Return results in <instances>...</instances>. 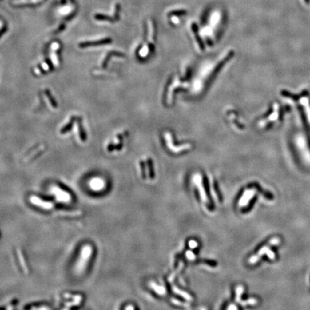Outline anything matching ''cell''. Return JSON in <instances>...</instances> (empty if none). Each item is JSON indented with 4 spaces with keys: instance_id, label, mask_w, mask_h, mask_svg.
I'll list each match as a JSON object with an SVG mask.
<instances>
[{
    "instance_id": "6da1fadb",
    "label": "cell",
    "mask_w": 310,
    "mask_h": 310,
    "mask_svg": "<svg viewBox=\"0 0 310 310\" xmlns=\"http://www.w3.org/2000/svg\"><path fill=\"white\" fill-rule=\"evenodd\" d=\"M30 202L34 205L38 206V208L47 211H55V213H54L55 214L62 215V216L64 215V216L76 217L82 215V212L80 210L68 211L62 210V209H58V208H56V206L54 205L53 202L45 201V200L37 197V196H31L30 197Z\"/></svg>"
},
{
    "instance_id": "7a4b0ae2",
    "label": "cell",
    "mask_w": 310,
    "mask_h": 310,
    "mask_svg": "<svg viewBox=\"0 0 310 310\" xmlns=\"http://www.w3.org/2000/svg\"><path fill=\"white\" fill-rule=\"evenodd\" d=\"M93 253V246L89 244L84 245L81 250V253H80L79 258L78 260L75 268L76 273L81 274L85 271L90 259H91Z\"/></svg>"
},
{
    "instance_id": "3957f363",
    "label": "cell",
    "mask_w": 310,
    "mask_h": 310,
    "mask_svg": "<svg viewBox=\"0 0 310 310\" xmlns=\"http://www.w3.org/2000/svg\"><path fill=\"white\" fill-rule=\"evenodd\" d=\"M51 191L52 193L55 195L56 199L58 200L60 202H70L71 199H72V197H71V195L70 193H68V192L65 190V189H62L61 187L56 186V185L53 187Z\"/></svg>"
},
{
    "instance_id": "277c9868",
    "label": "cell",
    "mask_w": 310,
    "mask_h": 310,
    "mask_svg": "<svg viewBox=\"0 0 310 310\" xmlns=\"http://www.w3.org/2000/svg\"><path fill=\"white\" fill-rule=\"evenodd\" d=\"M193 180L194 182H195L196 186L197 187L198 190L200 192V197L202 201H203L206 205H209V201L208 199V197H207L205 190L203 185H202V176L200 175V174H196L195 175H194L193 177Z\"/></svg>"
},
{
    "instance_id": "5b68a950",
    "label": "cell",
    "mask_w": 310,
    "mask_h": 310,
    "mask_svg": "<svg viewBox=\"0 0 310 310\" xmlns=\"http://www.w3.org/2000/svg\"><path fill=\"white\" fill-rule=\"evenodd\" d=\"M256 193V189H246V190L243 193L242 197H240V199L239 200L238 205L240 207H245L248 205L250 200L253 197V196L255 195Z\"/></svg>"
},
{
    "instance_id": "8992f818",
    "label": "cell",
    "mask_w": 310,
    "mask_h": 310,
    "mask_svg": "<svg viewBox=\"0 0 310 310\" xmlns=\"http://www.w3.org/2000/svg\"><path fill=\"white\" fill-rule=\"evenodd\" d=\"M166 140L167 141V146L168 147L172 152H173L174 153H178L182 152V151L187 150L188 149L191 148L190 144H184V145H181L180 146H174L173 144H172V139H171V136H170L169 133H167V135L165 136Z\"/></svg>"
},
{
    "instance_id": "52a82bcc",
    "label": "cell",
    "mask_w": 310,
    "mask_h": 310,
    "mask_svg": "<svg viewBox=\"0 0 310 310\" xmlns=\"http://www.w3.org/2000/svg\"><path fill=\"white\" fill-rule=\"evenodd\" d=\"M270 246H272V245H271L269 243H268V245H265V246H263L259 250V251L258 252V253L256 254V255L251 256V257L249 258V260H248L249 264H254L255 263L257 262L258 260L260 259V257H261L263 255H264V254H266L267 255V253H268V251L271 250Z\"/></svg>"
},
{
    "instance_id": "ba28073f",
    "label": "cell",
    "mask_w": 310,
    "mask_h": 310,
    "mask_svg": "<svg viewBox=\"0 0 310 310\" xmlns=\"http://www.w3.org/2000/svg\"><path fill=\"white\" fill-rule=\"evenodd\" d=\"M111 42V39L110 38H105L102 40L94 41V42H83L79 44V47L81 48H85V47H96L98 45H102L105 44H109Z\"/></svg>"
},
{
    "instance_id": "9c48e42d",
    "label": "cell",
    "mask_w": 310,
    "mask_h": 310,
    "mask_svg": "<svg viewBox=\"0 0 310 310\" xmlns=\"http://www.w3.org/2000/svg\"><path fill=\"white\" fill-rule=\"evenodd\" d=\"M90 188L95 191H100L105 187V183L101 178H93L90 181Z\"/></svg>"
},
{
    "instance_id": "30bf717a",
    "label": "cell",
    "mask_w": 310,
    "mask_h": 310,
    "mask_svg": "<svg viewBox=\"0 0 310 310\" xmlns=\"http://www.w3.org/2000/svg\"><path fill=\"white\" fill-rule=\"evenodd\" d=\"M17 255L18 256L19 263H20V265L22 266V268L25 271V273H29V269H28V267L27 266V263H26L25 260V257H24V255L22 254V252L20 251V249H17Z\"/></svg>"
},
{
    "instance_id": "8fae6325",
    "label": "cell",
    "mask_w": 310,
    "mask_h": 310,
    "mask_svg": "<svg viewBox=\"0 0 310 310\" xmlns=\"http://www.w3.org/2000/svg\"><path fill=\"white\" fill-rule=\"evenodd\" d=\"M71 299H72V301H69V302L66 303V305L70 307H73V306L75 305H79L81 303L82 300H83V297H82L81 295H73V296H71Z\"/></svg>"
},
{
    "instance_id": "7c38bea8",
    "label": "cell",
    "mask_w": 310,
    "mask_h": 310,
    "mask_svg": "<svg viewBox=\"0 0 310 310\" xmlns=\"http://www.w3.org/2000/svg\"><path fill=\"white\" fill-rule=\"evenodd\" d=\"M78 125L80 139H81L82 141H85L87 140V135L85 132V130L83 129L81 118H78Z\"/></svg>"
},
{
    "instance_id": "4fadbf2b",
    "label": "cell",
    "mask_w": 310,
    "mask_h": 310,
    "mask_svg": "<svg viewBox=\"0 0 310 310\" xmlns=\"http://www.w3.org/2000/svg\"><path fill=\"white\" fill-rule=\"evenodd\" d=\"M150 286L151 288H152V289H154L158 294L161 295V296H164V295L166 294V290L163 286L157 285V284L154 283V282H151Z\"/></svg>"
},
{
    "instance_id": "5bb4252c",
    "label": "cell",
    "mask_w": 310,
    "mask_h": 310,
    "mask_svg": "<svg viewBox=\"0 0 310 310\" xmlns=\"http://www.w3.org/2000/svg\"><path fill=\"white\" fill-rule=\"evenodd\" d=\"M172 289H173V291H174V292L176 293V294H179V295H180V296H181L182 297H184V298L185 299H187V301H193V297H192L190 296V295H189L188 294H187V293L183 292V291H182V290L179 289V288H177L176 286H173Z\"/></svg>"
},
{
    "instance_id": "9a60e30c",
    "label": "cell",
    "mask_w": 310,
    "mask_h": 310,
    "mask_svg": "<svg viewBox=\"0 0 310 310\" xmlns=\"http://www.w3.org/2000/svg\"><path fill=\"white\" fill-rule=\"evenodd\" d=\"M77 119V117H75V116H73L72 118H71V119L70 121V122H68V124H67L66 126H65L64 127H62L61 130H60V133H66L68 132V131H70L71 129H72V126H73V123H74V121L75 120Z\"/></svg>"
},
{
    "instance_id": "2e32d148",
    "label": "cell",
    "mask_w": 310,
    "mask_h": 310,
    "mask_svg": "<svg viewBox=\"0 0 310 310\" xmlns=\"http://www.w3.org/2000/svg\"><path fill=\"white\" fill-rule=\"evenodd\" d=\"M45 93L47 96V98H48V100L50 101V104L52 105V106H53V108H57L58 105L57 102H56V101L55 100V98H54V97L53 96V95L51 94L50 91L49 90L47 89V90H45Z\"/></svg>"
},
{
    "instance_id": "e0dca14e",
    "label": "cell",
    "mask_w": 310,
    "mask_h": 310,
    "mask_svg": "<svg viewBox=\"0 0 310 310\" xmlns=\"http://www.w3.org/2000/svg\"><path fill=\"white\" fill-rule=\"evenodd\" d=\"M243 290H244V288H243V286H238V287H237V288H236V302L240 303L241 301V300H240L241 295H242V294H243Z\"/></svg>"
},
{
    "instance_id": "ac0fdd59",
    "label": "cell",
    "mask_w": 310,
    "mask_h": 310,
    "mask_svg": "<svg viewBox=\"0 0 310 310\" xmlns=\"http://www.w3.org/2000/svg\"><path fill=\"white\" fill-rule=\"evenodd\" d=\"M183 266H184V264H183V263L181 262L180 263V266H179V268L177 269L176 271H174V272L173 273H172L171 276L169 277V282H172L173 281V280L174 279V278L176 277V276L177 273H179L180 272V271H181V269H182L183 268Z\"/></svg>"
},
{
    "instance_id": "d6986e66",
    "label": "cell",
    "mask_w": 310,
    "mask_h": 310,
    "mask_svg": "<svg viewBox=\"0 0 310 310\" xmlns=\"http://www.w3.org/2000/svg\"><path fill=\"white\" fill-rule=\"evenodd\" d=\"M257 302H258V301L256 300V299L251 298V299H249L248 300H247V301H241L240 304H241L240 305H242V306H246V305H255Z\"/></svg>"
},
{
    "instance_id": "ffe728a7",
    "label": "cell",
    "mask_w": 310,
    "mask_h": 310,
    "mask_svg": "<svg viewBox=\"0 0 310 310\" xmlns=\"http://www.w3.org/2000/svg\"><path fill=\"white\" fill-rule=\"evenodd\" d=\"M219 19H220V14L218 12H215L214 14H213L212 17H211V19H210L211 24H212V25H215V24L218 22Z\"/></svg>"
},
{
    "instance_id": "44dd1931",
    "label": "cell",
    "mask_w": 310,
    "mask_h": 310,
    "mask_svg": "<svg viewBox=\"0 0 310 310\" xmlns=\"http://www.w3.org/2000/svg\"><path fill=\"white\" fill-rule=\"evenodd\" d=\"M280 242H281V240H280L279 238H277V237H275V238H271L270 240H269V243L271 245H279Z\"/></svg>"
},
{
    "instance_id": "7402d4cb",
    "label": "cell",
    "mask_w": 310,
    "mask_h": 310,
    "mask_svg": "<svg viewBox=\"0 0 310 310\" xmlns=\"http://www.w3.org/2000/svg\"><path fill=\"white\" fill-rule=\"evenodd\" d=\"M171 301L173 304H176V305H180V306H182V307H188L189 304H187L186 303H183V302H181L180 301H179V300H177V299H171Z\"/></svg>"
},
{
    "instance_id": "603a6c76",
    "label": "cell",
    "mask_w": 310,
    "mask_h": 310,
    "mask_svg": "<svg viewBox=\"0 0 310 310\" xmlns=\"http://www.w3.org/2000/svg\"><path fill=\"white\" fill-rule=\"evenodd\" d=\"M186 256L187 258L190 260H194L196 258L195 255L191 251H187L186 252Z\"/></svg>"
},
{
    "instance_id": "cb8c5ba5",
    "label": "cell",
    "mask_w": 310,
    "mask_h": 310,
    "mask_svg": "<svg viewBox=\"0 0 310 310\" xmlns=\"http://www.w3.org/2000/svg\"><path fill=\"white\" fill-rule=\"evenodd\" d=\"M188 245H189V246L190 248L192 249H195L197 247V243L196 242V241L195 240H189V242H188Z\"/></svg>"
},
{
    "instance_id": "d4e9b609",
    "label": "cell",
    "mask_w": 310,
    "mask_h": 310,
    "mask_svg": "<svg viewBox=\"0 0 310 310\" xmlns=\"http://www.w3.org/2000/svg\"><path fill=\"white\" fill-rule=\"evenodd\" d=\"M6 30H7V27H6H6H4L3 28H2V30H0V38L2 36V34H3L4 32H6Z\"/></svg>"
},
{
    "instance_id": "484cf974",
    "label": "cell",
    "mask_w": 310,
    "mask_h": 310,
    "mask_svg": "<svg viewBox=\"0 0 310 310\" xmlns=\"http://www.w3.org/2000/svg\"><path fill=\"white\" fill-rule=\"evenodd\" d=\"M172 20L175 23V24H177V23H179V22H180V20H179V19H178V17H172Z\"/></svg>"
},
{
    "instance_id": "4316f807",
    "label": "cell",
    "mask_w": 310,
    "mask_h": 310,
    "mask_svg": "<svg viewBox=\"0 0 310 310\" xmlns=\"http://www.w3.org/2000/svg\"><path fill=\"white\" fill-rule=\"evenodd\" d=\"M227 309H230H230H238V307H237L236 306L233 305V304H231V306H229V307H228L227 308Z\"/></svg>"
},
{
    "instance_id": "83f0119b",
    "label": "cell",
    "mask_w": 310,
    "mask_h": 310,
    "mask_svg": "<svg viewBox=\"0 0 310 310\" xmlns=\"http://www.w3.org/2000/svg\"><path fill=\"white\" fill-rule=\"evenodd\" d=\"M125 309H134V307L132 306H129V307H125Z\"/></svg>"
},
{
    "instance_id": "f1b7e54d",
    "label": "cell",
    "mask_w": 310,
    "mask_h": 310,
    "mask_svg": "<svg viewBox=\"0 0 310 310\" xmlns=\"http://www.w3.org/2000/svg\"><path fill=\"white\" fill-rule=\"evenodd\" d=\"M304 2H306V4H310V0H304Z\"/></svg>"
}]
</instances>
